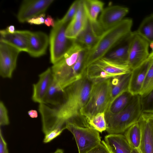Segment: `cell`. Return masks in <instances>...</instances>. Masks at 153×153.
Wrapping results in <instances>:
<instances>
[{"label":"cell","instance_id":"1","mask_svg":"<svg viewBox=\"0 0 153 153\" xmlns=\"http://www.w3.org/2000/svg\"><path fill=\"white\" fill-rule=\"evenodd\" d=\"M92 82L85 75L65 89L63 104L54 108L59 126L66 129L65 123L70 119L80 115V111L89 99Z\"/></svg>","mask_w":153,"mask_h":153},{"label":"cell","instance_id":"23","mask_svg":"<svg viewBox=\"0 0 153 153\" xmlns=\"http://www.w3.org/2000/svg\"><path fill=\"white\" fill-rule=\"evenodd\" d=\"M65 96V89H62L53 79L43 103L59 107L63 104Z\"/></svg>","mask_w":153,"mask_h":153},{"label":"cell","instance_id":"34","mask_svg":"<svg viewBox=\"0 0 153 153\" xmlns=\"http://www.w3.org/2000/svg\"><path fill=\"white\" fill-rule=\"evenodd\" d=\"M45 14L43 13L31 18L27 22L31 25H39L44 23Z\"/></svg>","mask_w":153,"mask_h":153},{"label":"cell","instance_id":"5","mask_svg":"<svg viewBox=\"0 0 153 153\" xmlns=\"http://www.w3.org/2000/svg\"><path fill=\"white\" fill-rule=\"evenodd\" d=\"M111 78L94 82L88 100L80 111V115L86 119L96 114L105 112L110 104Z\"/></svg>","mask_w":153,"mask_h":153},{"label":"cell","instance_id":"8","mask_svg":"<svg viewBox=\"0 0 153 153\" xmlns=\"http://www.w3.org/2000/svg\"><path fill=\"white\" fill-rule=\"evenodd\" d=\"M149 43L136 31L134 32L128 62V66L131 71L140 65L148 59L149 55Z\"/></svg>","mask_w":153,"mask_h":153},{"label":"cell","instance_id":"21","mask_svg":"<svg viewBox=\"0 0 153 153\" xmlns=\"http://www.w3.org/2000/svg\"><path fill=\"white\" fill-rule=\"evenodd\" d=\"M131 72L111 78L110 105L119 96L128 91Z\"/></svg>","mask_w":153,"mask_h":153},{"label":"cell","instance_id":"25","mask_svg":"<svg viewBox=\"0 0 153 153\" xmlns=\"http://www.w3.org/2000/svg\"><path fill=\"white\" fill-rule=\"evenodd\" d=\"M124 135L132 149L140 148L142 132L137 122L128 128L125 132Z\"/></svg>","mask_w":153,"mask_h":153},{"label":"cell","instance_id":"12","mask_svg":"<svg viewBox=\"0 0 153 153\" xmlns=\"http://www.w3.org/2000/svg\"><path fill=\"white\" fill-rule=\"evenodd\" d=\"M137 122L142 132V152L153 153V113L142 112Z\"/></svg>","mask_w":153,"mask_h":153},{"label":"cell","instance_id":"40","mask_svg":"<svg viewBox=\"0 0 153 153\" xmlns=\"http://www.w3.org/2000/svg\"><path fill=\"white\" fill-rule=\"evenodd\" d=\"M148 58H149L151 60L150 67L153 68V52H152L149 54Z\"/></svg>","mask_w":153,"mask_h":153},{"label":"cell","instance_id":"20","mask_svg":"<svg viewBox=\"0 0 153 153\" xmlns=\"http://www.w3.org/2000/svg\"><path fill=\"white\" fill-rule=\"evenodd\" d=\"M104 141L113 153H130L132 149L122 134H108L105 136Z\"/></svg>","mask_w":153,"mask_h":153},{"label":"cell","instance_id":"17","mask_svg":"<svg viewBox=\"0 0 153 153\" xmlns=\"http://www.w3.org/2000/svg\"><path fill=\"white\" fill-rule=\"evenodd\" d=\"M151 64V60L148 58L142 65L132 71L128 91L132 95L140 94Z\"/></svg>","mask_w":153,"mask_h":153},{"label":"cell","instance_id":"41","mask_svg":"<svg viewBox=\"0 0 153 153\" xmlns=\"http://www.w3.org/2000/svg\"><path fill=\"white\" fill-rule=\"evenodd\" d=\"M52 153H64V152L62 149H58L54 152Z\"/></svg>","mask_w":153,"mask_h":153},{"label":"cell","instance_id":"15","mask_svg":"<svg viewBox=\"0 0 153 153\" xmlns=\"http://www.w3.org/2000/svg\"><path fill=\"white\" fill-rule=\"evenodd\" d=\"M88 21L82 0H81L76 12L67 26L65 32L66 36L72 41H75L85 28Z\"/></svg>","mask_w":153,"mask_h":153},{"label":"cell","instance_id":"35","mask_svg":"<svg viewBox=\"0 0 153 153\" xmlns=\"http://www.w3.org/2000/svg\"><path fill=\"white\" fill-rule=\"evenodd\" d=\"M0 153H8L7 144L3 137L1 129L0 130Z\"/></svg>","mask_w":153,"mask_h":153},{"label":"cell","instance_id":"9","mask_svg":"<svg viewBox=\"0 0 153 153\" xmlns=\"http://www.w3.org/2000/svg\"><path fill=\"white\" fill-rule=\"evenodd\" d=\"M16 48L0 42V75L3 78H11L15 69L18 56L20 52Z\"/></svg>","mask_w":153,"mask_h":153},{"label":"cell","instance_id":"36","mask_svg":"<svg viewBox=\"0 0 153 153\" xmlns=\"http://www.w3.org/2000/svg\"><path fill=\"white\" fill-rule=\"evenodd\" d=\"M44 23L48 27H53L55 25V21L51 16L48 15L45 19Z\"/></svg>","mask_w":153,"mask_h":153},{"label":"cell","instance_id":"3","mask_svg":"<svg viewBox=\"0 0 153 153\" xmlns=\"http://www.w3.org/2000/svg\"><path fill=\"white\" fill-rule=\"evenodd\" d=\"M142 112L141 96L133 95L128 105L121 111L114 114L105 113L108 134H122L137 122Z\"/></svg>","mask_w":153,"mask_h":153},{"label":"cell","instance_id":"27","mask_svg":"<svg viewBox=\"0 0 153 153\" xmlns=\"http://www.w3.org/2000/svg\"><path fill=\"white\" fill-rule=\"evenodd\" d=\"M86 120L90 126L99 132L102 133L106 131L107 124L105 112L99 113L91 118Z\"/></svg>","mask_w":153,"mask_h":153},{"label":"cell","instance_id":"39","mask_svg":"<svg viewBox=\"0 0 153 153\" xmlns=\"http://www.w3.org/2000/svg\"><path fill=\"white\" fill-rule=\"evenodd\" d=\"M130 153H142L140 148L132 149Z\"/></svg>","mask_w":153,"mask_h":153},{"label":"cell","instance_id":"7","mask_svg":"<svg viewBox=\"0 0 153 153\" xmlns=\"http://www.w3.org/2000/svg\"><path fill=\"white\" fill-rule=\"evenodd\" d=\"M68 24L64 23L61 19H57L51 31L49 38L50 60L53 65L63 58L73 42L65 36Z\"/></svg>","mask_w":153,"mask_h":153},{"label":"cell","instance_id":"31","mask_svg":"<svg viewBox=\"0 0 153 153\" xmlns=\"http://www.w3.org/2000/svg\"><path fill=\"white\" fill-rule=\"evenodd\" d=\"M10 123L7 109L3 102H0V125L7 126Z\"/></svg>","mask_w":153,"mask_h":153},{"label":"cell","instance_id":"43","mask_svg":"<svg viewBox=\"0 0 153 153\" xmlns=\"http://www.w3.org/2000/svg\"><path fill=\"white\" fill-rule=\"evenodd\" d=\"M110 151V150H109ZM110 153H113L111 151H110Z\"/></svg>","mask_w":153,"mask_h":153},{"label":"cell","instance_id":"19","mask_svg":"<svg viewBox=\"0 0 153 153\" xmlns=\"http://www.w3.org/2000/svg\"><path fill=\"white\" fill-rule=\"evenodd\" d=\"M102 32L99 26L94 25L88 20L85 28L75 41L88 50L95 44Z\"/></svg>","mask_w":153,"mask_h":153},{"label":"cell","instance_id":"10","mask_svg":"<svg viewBox=\"0 0 153 153\" xmlns=\"http://www.w3.org/2000/svg\"><path fill=\"white\" fill-rule=\"evenodd\" d=\"M53 0H25L20 6L17 18L24 23L33 17L45 13Z\"/></svg>","mask_w":153,"mask_h":153},{"label":"cell","instance_id":"26","mask_svg":"<svg viewBox=\"0 0 153 153\" xmlns=\"http://www.w3.org/2000/svg\"><path fill=\"white\" fill-rule=\"evenodd\" d=\"M136 33L149 43L153 42V14L144 19Z\"/></svg>","mask_w":153,"mask_h":153},{"label":"cell","instance_id":"33","mask_svg":"<svg viewBox=\"0 0 153 153\" xmlns=\"http://www.w3.org/2000/svg\"><path fill=\"white\" fill-rule=\"evenodd\" d=\"M62 131L58 129L54 130L45 135L43 142L44 143H48L59 135Z\"/></svg>","mask_w":153,"mask_h":153},{"label":"cell","instance_id":"38","mask_svg":"<svg viewBox=\"0 0 153 153\" xmlns=\"http://www.w3.org/2000/svg\"><path fill=\"white\" fill-rule=\"evenodd\" d=\"M6 30L8 32L11 33H14L15 31V27L13 25L8 26Z\"/></svg>","mask_w":153,"mask_h":153},{"label":"cell","instance_id":"13","mask_svg":"<svg viewBox=\"0 0 153 153\" xmlns=\"http://www.w3.org/2000/svg\"><path fill=\"white\" fill-rule=\"evenodd\" d=\"M31 32L27 30H19L11 33L6 29L1 30L0 31V42L14 47L20 52H27Z\"/></svg>","mask_w":153,"mask_h":153},{"label":"cell","instance_id":"16","mask_svg":"<svg viewBox=\"0 0 153 153\" xmlns=\"http://www.w3.org/2000/svg\"><path fill=\"white\" fill-rule=\"evenodd\" d=\"M38 81L33 85L32 100L39 104L43 103L45 97L53 81L51 68H48L39 75Z\"/></svg>","mask_w":153,"mask_h":153},{"label":"cell","instance_id":"29","mask_svg":"<svg viewBox=\"0 0 153 153\" xmlns=\"http://www.w3.org/2000/svg\"><path fill=\"white\" fill-rule=\"evenodd\" d=\"M142 112L153 113V89L143 97H141Z\"/></svg>","mask_w":153,"mask_h":153},{"label":"cell","instance_id":"14","mask_svg":"<svg viewBox=\"0 0 153 153\" xmlns=\"http://www.w3.org/2000/svg\"><path fill=\"white\" fill-rule=\"evenodd\" d=\"M134 34V32L131 31L103 57L128 66L129 50Z\"/></svg>","mask_w":153,"mask_h":153},{"label":"cell","instance_id":"42","mask_svg":"<svg viewBox=\"0 0 153 153\" xmlns=\"http://www.w3.org/2000/svg\"><path fill=\"white\" fill-rule=\"evenodd\" d=\"M149 46L150 48L152 49H153V42L150 43Z\"/></svg>","mask_w":153,"mask_h":153},{"label":"cell","instance_id":"22","mask_svg":"<svg viewBox=\"0 0 153 153\" xmlns=\"http://www.w3.org/2000/svg\"><path fill=\"white\" fill-rule=\"evenodd\" d=\"M82 1L88 20L94 25L99 26L97 17L104 8V3L98 0H82Z\"/></svg>","mask_w":153,"mask_h":153},{"label":"cell","instance_id":"32","mask_svg":"<svg viewBox=\"0 0 153 153\" xmlns=\"http://www.w3.org/2000/svg\"><path fill=\"white\" fill-rule=\"evenodd\" d=\"M85 153H110V151L104 140Z\"/></svg>","mask_w":153,"mask_h":153},{"label":"cell","instance_id":"4","mask_svg":"<svg viewBox=\"0 0 153 153\" xmlns=\"http://www.w3.org/2000/svg\"><path fill=\"white\" fill-rule=\"evenodd\" d=\"M65 128L74 135L79 153H85L101 142L100 132L81 116L67 121Z\"/></svg>","mask_w":153,"mask_h":153},{"label":"cell","instance_id":"2","mask_svg":"<svg viewBox=\"0 0 153 153\" xmlns=\"http://www.w3.org/2000/svg\"><path fill=\"white\" fill-rule=\"evenodd\" d=\"M132 23V19H123L116 25L104 31L95 44L86 51L84 71H85L89 65L103 57L117 45L131 31Z\"/></svg>","mask_w":153,"mask_h":153},{"label":"cell","instance_id":"28","mask_svg":"<svg viewBox=\"0 0 153 153\" xmlns=\"http://www.w3.org/2000/svg\"><path fill=\"white\" fill-rule=\"evenodd\" d=\"M153 89V68L150 67L146 76L140 95L141 97L146 95Z\"/></svg>","mask_w":153,"mask_h":153},{"label":"cell","instance_id":"11","mask_svg":"<svg viewBox=\"0 0 153 153\" xmlns=\"http://www.w3.org/2000/svg\"><path fill=\"white\" fill-rule=\"evenodd\" d=\"M128 11V8L119 5L104 8L98 20L99 27L103 31L114 27L123 19Z\"/></svg>","mask_w":153,"mask_h":153},{"label":"cell","instance_id":"18","mask_svg":"<svg viewBox=\"0 0 153 153\" xmlns=\"http://www.w3.org/2000/svg\"><path fill=\"white\" fill-rule=\"evenodd\" d=\"M49 42L47 35L42 31L32 32L27 52L31 56L38 57L45 54Z\"/></svg>","mask_w":153,"mask_h":153},{"label":"cell","instance_id":"37","mask_svg":"<svg viewBox=\"0 0 153 153\" xmlns=\"http://www.w3.org/2000/svg\"><path fill=\"white\" fill-rule=\"evenodd\" d=\"M28 114L31 118H36L38 117V112L35 110H31L28 111Z\"/></svg>","mask_w":153,"mask_h":153},{"label":"cell","instance_id":"6","mask_svg":"<svg viewBox=\"0 0 153 153\" xmlns=\"http://www.w3.org/2000/svg\"><path fill=\"white\" fill-rule=\"evenodd\" d=\"M129 66L103 57L89 65L85 75L94 82L111 78L131 72Z\"/></svg>","mask_w":153,"mask_h":153},{"label":"cell","instance_id":"30","mask_svg":"<svg viewBox=\"0 0 153 153\" xmlns=\"http://www.w3.org/2000/svg\"><path fill=\"white\" fill-rule=\"evenodd\" d=\"M81 0L74 1L71 4L67 13L61 19L64 23H68L72 19L78 9Z\"/></svg>","mask_w":153,"mask_h":153},{"label":"cell","instance_id":"24","mask_svg":"<svg viewBox=\"0 0 153 153\" xmlns=\"http://www.w3.org/2000/svg\"><path fill=\"white\" fill-rule=\"evenodd\" d=\"M133 96L128 91L123 92L111 102L105 113L114 114L120 112L128 105Z\"/></svg>","mask_w":153,"mask_h":153}]
</instances>
